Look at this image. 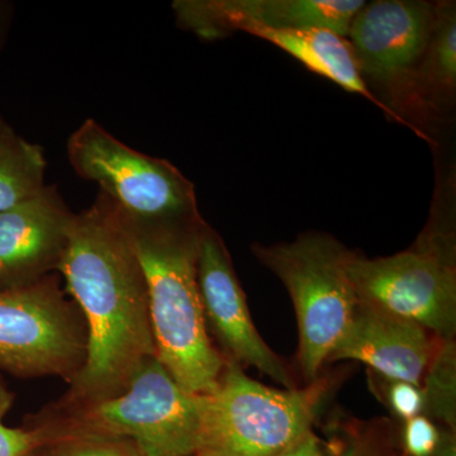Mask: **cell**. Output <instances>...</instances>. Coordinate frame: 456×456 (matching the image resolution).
Returning <instances> with one entry per match:
<instances>
[{
	"instance_id": "8fae6325",
	"label": "cell",
	"mask_w": 456,
	"mask_h": 456,
	"mask_svg": "<svg viewBox=\"0 0 456 456\" xmlns=\"http://www.w3.org/2000/svg\"><path fill=\"white\" fill-rule=\"evenodd\" d=\"M362 0H178L176 22L203 40L259 29L327 28L346 37Z\"/></svg>"
},
{
	"instance_id": "ffe728a7",
	"label": "cell",
	"mask_w": 456,
	"mask_h": 456,
	"mask_svg": "<svg viewBox=\"0 0 456 456\" xmlns=\"http://www.w3.org/2000/svg\"><path fill=\"white\" fill-rule=\"evenodd\" d=\"M441 439L443 435L428 417L416 416L404 425L403 445L410 456H434Z\"/></svg>"
},
{
	"instance_id": "30bf717a",
	"label": "cell",
	"mask_w": 456,
	"mask_h": 456,
	"mask_svg": "<svg viewBox=\"0 0 456 456\" xmlns=\"http://www.w3.org/2000/svg\"><path fill=\"white\" fill-rule=\"evenodd\" d=\"M197 272L207 327L217 338L222 356L242 368L257 369L285 389H294L283 360L254 325L224 240L207 224L200 235Z\"/></svg>"
},
{
	"instance_id": "5b68a950",
	"label": "cell",
	"mask_w": 456,
	"mask_h": 456,
	"mask_svg": "<svg viewBox=\"0 0 456 456\" xmlns=\"http://www.w3.org/2000/svg\"><path fill=\"white\" fill-rule=\"evenodd\" d=\"M253 251L292 298L298 323V362L312 382L329 362L359 305L346 272L350 250L332 236L308 232L292 242L256 244Z\"/></svg>"
},
{
	"instance_id": "9a60e30c",
	"label": "cell",
	"mask_w": 456,
	"mask_h": 456,
	"mask_svg": "<svg viewBox=\"0 0 456 456\" xmlns=\"http://www.w3.org/2000/svg\"><path fill=\"white\" fill-rule=\"evenodd\" d=\"M250 35L270 42L288 55L298 60L308 70L331 80L346 92L367 98L375 106L380 108L387 116L406 126V123L384 106L377 95L369 89L360 74L355 56L346 37H342L338 33L327 28L284 29V31L259 29V31L251 32Z\"/></svg>"
},
{
	"instance_id": "484cf974",
	"label": "cell",
	"mask_w": 456,
	"mask_h": 456,
	"mask_svg": "<svg viewBox=\"0 0 456 456\" xmlns=\"http://www.w3.org/2000/svg\"><path fill=\"white\" fill-rule=\"evenodd\" d=\"M193 456H200V455L196 454V455H193Z\"/></svg>"
},
{
	"instance_id": "ba28073f",
	"label": "cell",
	"mask_w": 456,
	"mask_h": 456,
	"mask_svg": "<svg viewBox=\"0 0 456 456\" xmlns=\"http://www.w3.org/2000/svg\"><path fill=\"white\" fill-rule=\"evenodd\" d=\"M86 349L82 312L55 277L0 290V371L70 384L86 364Z\"/></svg>"
},
{
	"instance_id": "7c38bea8",
	"label": "cell",
	"mask_w": 456,
	"mask_h": 456,
	"mask_svg": "<svg viewBox=\"0 0 456 456\" xmlns=\"http://www.w3.org/2000/svg\"><path fill=\"white\" fill-rule=\"evenodd\" d=\"M74 216L53 187L0 212V290L25 287L57 270Z\"/></svg>"
},
{
	"instance_id": "2e32d148",
	"label": "cell",
	"mask_w": 456,
	"mask_h": 456,
	"mask_svg": "<svg viewBox=\"0 0 456 456\" xmlns=\"http://www.w3.org/2000/svg\"><path fill=\"white\" fill-rule=\"evenodd\" d=\"M46 165L42 147L23 139L0 117V212L44 191Z\"/></svg>"
},
{
	"instance_id": "d4e9b609",
	"label": "cell",
	"mask_w": 456,
	"mask_h": 456,
	"mask_svg": "<svg viewBox=\"0 0 456 456\" xmlns=\"http://www.w3.org/2000/svg\"><path fill=\"white\" fill-rule=\"evenodd\" d=\"M29 456H51L49 450L46 448L38 449L37 452H33Z\"/></svg>"
},
{
	"instance_id": "6da1fadb",
	"label": "cell",
	"mask_w": 456,
	"mask_h": 456,
	"mask_svg": "<svg viewBox=\"0 0 456 456\" xmlns=\"http://www.w3.org/2000/svg\"><path fill=\"white\" fill-rule=\"evenodd\" d=\"M57 272L65 278L88 331L86 364L59 406L95 403L121 395L156 356L145 275L125 222L99 193L74 216Z\"/></svg>"
},
{
	"instance_id": "d6986e66",
	"label": "cell",
	"mask_w": 456,
	"mask_h": 456,
	"mask_svg": "<svg viewBox=\"0 0 456 456\" xmlns=\"http://www.w3.org/2000/svg\"><path fill=\"white\" fill-rule=\"evenodd\" d=\"M14 403V395L0 377V456H29L46 448V439L35 426L8 428L4 417Z\"/></svg>"
},
{
	"instance_id": "277c9868",
	"label": "cell",
	"mask_w": 456,
	"mask_h": 456,
	"mask_svg": "<svg viewBox=\"0 0 456 456\" xmlns=\"http://www.w3.org/2000/svg\"><path fill=\"white\" fill-rule=\"evenodd\" d=\"M450 182L439 188L428 226L407 250L368 259L350 251L346 261L359 303L424 327L440 341L456 332L454 206Z\"/></svg>"
},
{
	"instance_id": "e0dca14e",
	"label": "cell",
	"mask_w": 456,
	"mask_h": 456,
	"mask_svg": "<svg viewBox=\"0 0 456 456\" xmlns=\"http://www.w3.org/2000/svg\"><path fill=\"white\" fill-rule=\"evenodd\" d=\"M424 384V412L444 422L450 430L456 428V345L454 340H443L432 354L426 369Z\"/></svg>"
},
{
	"instance_id": "4fadbf2b",
	"label": "cell",
	"mask_w": 456,
	"mask_h": 456,
	"mask_svg": "<svg viewBox=\"0 0 456 456\" xmlns=\"http://www.w3.org/2000/svg\"><path fill=\"white\" fill-rule=\"evenodd\" d=\"M434 351L424 327L359 303L329 362L355 360L391 382L421 387Z\"/></svg>"
},
{
	"instance_id": "3957f363",
	"label": "cell",
	"mask_w": 456,
	"mask_h": 456,
	"mask_svg": "<svg viewBox=\"0 0 456 456\" xmlns=\"http://www.w3.org/2000/svg\"><path fill=\"white\" fill-rule=\"evenodd\" d=\"M203 415L204 395L185 391L154 356L121 395L77 406L55 403L27 424L47 445L64 436L119 437L146 456H193L202 443Z\"/></svg>"
},
{
	"instance_id": "7a4b0ae2",
	"label": "cell",
	"mask_w": 456,
	"mask_h": 456,
	"mask_svg": "<svg viewBox=\"0 0 456 456\" xmlns=\"http://www.w3.org/2000/svg\"><path fill=\"white\" fill-rule=\"evenodd\" d=\"M145 275L156 356L193 395L217 389L226 359L213 345L198 285V253L206 222L137 224L125 220Z\"/></svg>"
},
{
	"instance_id": "44dd1931",
	"label": "cell",
	"mask_w": 456,
	"mask_h": 456,
	"mask_svg": "<svg viewBox=\"0 0 456 456\" xmlns=\"http://www.w3.org/2000/svg\"><path fill=\"white\" fill-rule=\"evenodd\" d=\"M387 399L392 412L408 421L424 413V395L421 387L407 382H391L387 389Z\"/></svg>"
},
{
	"instance_id": "52a82bcc",
	"label": "cell",
	"mask_w": 456,
	"mask_h": 456,
	"mask_svg": "<svg viewBox=\"0 0 456 456\" xmlns=\"http://www.w3.org/2000/svg\"><path fill=\"white\" fill-rule=\"evenodd\" d=\"M68 158L75 173L97 183L125 220L164 224L200 217L196 187L178 167L131 149L94 119L71 134Z\"/></svg>"
},
{
	"instance_id": "ac0fdd59",
	"label": "cell",
	"mask_w": 456,
	"mask_h": 456,
	"mask_svg": "<svg viewBox=\"0 0 456 456\" xmlns=\"http://www.w3.org/2000/svg\"><path fill=\"white\" fill-rule=\"evenodd\" d=\"M46 449L51 456H146L134 441L119 437H57Z\"/></svg>"
},
{
	"instance_id": "603a6c76",
	"label": "cell",
	"mask_w": 456,
	"mask_h": 456,
	"mask_svg": "<svg viewBox=\"0 0 456 456\" xmlns=\"http://www.w3.org/2000/svg\"><path fill=\"white\" fill-rule=\"evenodd\" d=\"M434 456H456V441L454 434L443 435L441 444Z\"/></svg>"
},
{
	"instance_id": "cb8c5ba5",
	"label": "cell",
	"mask_w": 456,
	"mask_h": 456,
	"mask_svg": "<svg viewBox=\"0 0 456 456\" xmlns=\"http://www.w3.org/2000/svg\"><path fill=\"white\" fill-rule=\"evenodd\" d=\"M9 20V5L0 2V50L4 44L5 31H7Z\"/></svg>"
},
{
	"instance_id": "8992f818",
	"label": "cell",
	"mask_w": 456,
	"mask_h": 456,
	"mask_svg": "<svg viewBox=\"0 0 456 456\" xmlns=\"http://www.w3.org/2000/svg\"><path fill=\"white\" fill-rule=\"evenodd\" d=\"M321 389L272 388L226 360L220 384L204 395L200 456H277L311 431Z\"/></svg>"
},
{
	"instance_id": "5bb4252c",
	"label": "cell",
	"mask_w": 456,
	"mask_h": 456,
	"mask_svg": "<svg viewBox=\"0 0 456 456\" xmlns=\"http://www.w3.org/2000/svg\"><path fill=\"white\" fill-rule=\"evenodd\" d=\"M455 92L456 5L455 2H437L428 46L393 112L408 127L411 118L422 125L440 121L454 107Z\"/></svg>"
},
{
	"instance_id": "9c48e42d",
	"label": "cell",
	"mask_w": 456,
	"mask_h": 456,
	"mask_svg": "<svg viewBox=\"0 0 456 456\" xmlns=\"http://www.w3.org/2000/svg\"><path fill=\"white\" fill-rule=\"evenodd\" d=\"M435 9L436 3L424 0H375L351 20L346 38L360 74L391 97L386 106L392 112L428 46Z\"/></svg>"
},
{
	"instance_id": "7402d4cb",
	"label": "cell",
	"mask_w": 456,
	"mask_h": 456,
	"mask_svg": "<svg viewBox=\"0 0 456 456\" xmlns=\"http://www.w3.org/2000/svg\"><path fill=\"white\" fill-rule=\"evenodd\" d=\"M277 456H332L327 454L323 449L322 443L314 432L310 431L301 440L293 444L290 448L284 450ZM340 456H358L355 452H349Z\"/></svg>"
}]
</instances>
